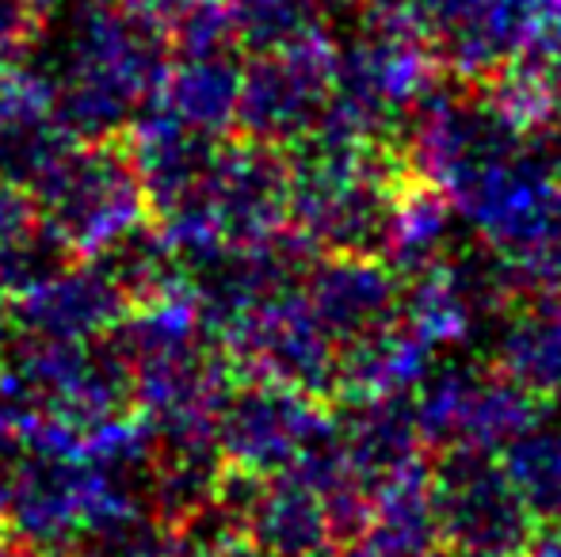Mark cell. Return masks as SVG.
Returning a JSON list of instances; mask_svg holds the SVG:
<instances>
[{"label": "cell", "instance_id": "4", "mask_svg": "<svg viewBox=\"0 0 561 557\" xmlns=\"http://www.w3.org/2000/svg\"><path fill=\"white\" fill-rule=\"evenodd\" d=\"M27 192L50 237L77 260L107 253L149 218L146 184L126 135L73 141Z\"/></svg>", "mask_w": 561, "mask_h": 557}, {"label": "cell", "instance_id": "2", "mask_svg": "<svg viewBox=\"0 0 561 557\" xmlns=\"http://www.w3.org/2000/svg\"><path fill=\"white\" fill-rule=\"evenodd\" d=\"M439 84V54L413 0H367L359 27L336 50V84L321 123L382 141Z\"/></svg>", "mask_w": 561, "mask_h": 557}, {"label": "cell", "instance_id": "17", "mask_svg": "<svg viewBox=\"0 0 561 557\" xmlns=\"http://www.w3.org/2000/svg\"><path fill=\"white\" fill-rule=\"evenodd\" d=\"M496 344V371L535 397L561 394V298L527 294L512 302Z\"/></svg>", "mask_w": 561, "mask_h": 557}, {"label": "cell", "instance_id": "28", "mask_svg": "<svg viewBox=\"0 0 561 557\" xmlns=\"http://www.w3.org/2000/svg\"><path fill=\"white\" fill-rule=\"evenodd\" d=\"M8 328H12V313H8V290L0 287V351L8 348Z\"/></svg>", "mask_w": 561, "mask_h": 557}, {"label": "cell", "instance_id": "14", "mask_svg": "<svg viewBox=\"0 0 561 557\" xmlns=\"http://www.w3.org/2000/svg\"><path fill=\"white\" fill-rule=\"evenodd\" d=\"M244 535L260 557H325L336 550L325 497L290 469L256 485L244 512Z\"/></svg>", "mask_w": 561, "mask_h": 557}, {"label": "cell", "instance_id": "3", "mask_svg": "<svg viewBox=\"0 0 561 557\" xmlns=\"http://www.w3.org/2000/svg\"><path fill=\"white\" fill-rule=\"evenodd\" d=\"M184 264L218 248H252L290 230V161L287 149L264 141L218 146L215 164L195 195L157 222Z\"/></svg>", "mask_w": 561, "mask_h": 557}, {"label": "cell", "instance_id": "32", "mask_svg": "<svg viewBox=\"0 0 561 557\" xmlns=\"http://www.w3.org/2000/svg\"><path fill=\"white\" fill-rule=\"evenodd\" d=\"M516 557H527V554H516Z\"/></svg>", "mask_w": 561, "mask_h": 557}, {"label": "cell", "instance_id": "27", "mask_svg": "<svg viewBox=\"0 0 561 557\" xmlns=\"http://www.w3.org/2000/svg\"><path fill=\"white\" fill-rule=\"evenodd\" d=\"M0 557H46V554L35 550V546H27L15 535H0Z\"/></svg>", "mask_w": 561, "mask_h": 557}, {"label": "cell", "instance_id": "10", "mask_svg": "<svg viewBox=\"0 0 561 557\" xmlns=\"http://www.w3.org/2000/svg\"><path fill=\"white\" fill-rule=\"evenodd\" d=\"M12 328L35 340L89 344L107 336L130 313V298L100 256L61 264L8 298Z\"/></svg>", "mask_w": 561, "mask_h": 557}, {"label": "cell", "instance_id": "13", "mask_svg": "<svg viewBox=\"0 0 561 557\" xmlns=\"http://www.w3.org/2000/svg\"><path fill=\"white\" fill-rule=\"evenodd\" d=\"M347 462L370 489L393 481L405 469L424 466V431L416 420L413 394L359 397L347 402V413L333 420Z\"/></svg>", "mask_w": 561, "mask_h": 557}, {"label": "cell", "instance_id": "9", "mask_svg": "<svg viewBox=\"0 0 561 557\" xmlns=\"http://www.w3.org/2000/svg\"><path fill=\"white\" fill-rule=\"evenodd\" d=\"M222 348L229 351L237 371L290 382V386L318 397L336 394L340 344L313 317L302 282L244 313L222 336Z\"/></svg>", "mask_w": 561, "mask_h": 557}, {"label": "cell", "instance_id": "6", "mask_svg": "<svg viewBox=\"0 0 561 557\" xmlns=\"http://www.w3.org/2000/svg\"><path fill=\"white\" fill-rule=\"evenodd\" d=\"M413 405L432 451L470 446L496 454L539 423L535 394H527L496 367L478 363H447L428 371L416 386Z\"/></svg>", "mask_w": 561, "mask_h": 557}, {"label": "cell", "instance_id": "8", "mask_svg": "<svg viewBox=\"0 0 561 557\" xmlns=\"http://www.w3.org/2000/svg\"><path fill=\"white\" fill-rule=\"evenodd\" d=\"M325 423L318 394L252 374L249 382H233L226 394L215 420V443L226 466L272 477L295 466Z\"/></svg>", "mask_w": 561, "mask_h": 557}, {"label": "cell", "instance_id": "19", "mask_svg": "<svg viewBox=\"0 0 561 557\" xmlns=\"http://www.w3.org/2000/svg\"><path fill=\"white\" fill-rule=\"evenodd\" d=\"M375 557H436L439 527L432 508L428 466L405 469L375 489V520L359 538Z\"/></svg>", "mask_w": 561, "mask_h": 557}, {"label": "cell", "instance_id": "12", "mask_svg": "<svg viewBox=\"0 0 561 557\" xmlns=\"http://www.w3.org/2000/svg\"><path fill=\"white\" fill-rule=\"evenodd\" d=\"M302 294L329 336L347 344L398 313L401 276L378 256L321 253V260H310L306 268Z\"/></svg>", "mask_w": 561, "mask_h": 557}, {"label": "cell", "instance_id": "31", "mask_svg": "<svg viewBox=\"0 0 561 557\" xmlns=\"http://www.w3.org/2000/svg\"><path fill=\"white\" fill-rule=\"evenodd\" d=\"M321 8H363L367 0H318Z\"/></svg>", "mask_w": 561, "mask_h": 557}, {"label": "cell", "instance_id": "16", "mask_svg": "<svg viewBox=\"0 0 561 557\" xmlns=\"http://www.w3.org/2000/svg\"><path fill=\"white\" fill-rule=\"evenodd\" d=\"M237 96H241V66L226 50L180 58L176 66H169L149 104L195 135L222 138L229 127H237Z\"/></svg>", "mask_w": 561, "mask_h": 557}, {"label": "cell", "instance_id": "25", "mask_svg": "<svg viewBox=\"0 0 561 557\" xmlns=\"http://www.w3.org/2000/svg\"><path fill=\"white\" fill-rule=\"evenodd\" d=\"M524 146H527V153L550 172V179L561 184V112L554 119L542 123V127H535L531 135L524 138Z\"/></svg>", "mask_w": 561, "mask_h": 557}, {"label": "cell", "instance_id": "7", "mask_svg": "<svg viewBox=\"0 0 561 557\" xmlns=\"http://www.w3.org/2000/svg\"><path fill=\"white\" fill-rule=\"evenodd\" d=\"M336 84V46L329 31H313L302 43L264 50L241 69L237 127L264 146H295L325 115Z\"/></svg>", "mask_w": 561, "mask_h": 557}, {"label": "cell", "instance_id": "21", "mask_svg": "<svg viewBox=\"0 0 561 557\" xmlns=\"http://www.w3.org/2000/svg\"><path fill=\"white\" fill-rule=\"evenodd\" d=\"M233 38L252 54L302 43L313 31H325L318 0H226Z\"/></svg>", "mask_w": 561, "mask_h": 557}, {"label": "cell", "instance_id": "20", "mask_svg": "<svg viewBox=\"0 0 561 557\" xmlns=\"http://www.w3.org/2000/svg\"><path fill=\"white\" fill-rule=\"evenodd\" d=\"M504 469L535 520L561 515V420L535 423L504 446Z\"/></svg>", "mask_w": 561, "mask_h": 557}, {"label": "cell", "instance_id": "5", "mask_svg": "<svg viewBox=\"0 0 561 557\" xmlns=\"http://www.w3.org/2000/svg\"><path fill=\"white\" fill-rule=\"evenodd\" d=\"M428 469L439 550L450 557H516L535 543L539 520L496 454L447 446Z\"/></svg>", "mask_w": 561, "mask_h": 557}, {"label": "cell", "instance_id": "11", "mask_svg": "<svg viewBox=\"0 0 561 557\" xmlns=\"http://www.w3.org/2000/svg\"><path fill=\"white\" fill-rule=\"evenodd\" d=\"M439 61L462 81H485L524 54L542 0H413Z\"/></svg>", "mask_w": 561, "mask_h": 557}, {"label": "cell", "instance_id": "22", "mask_svg": "<svg viewBox=\"0 0 561 557\" xmlns=\"http://www.w3.org/2000/svg\"><path fill=\"white\" fill-rule=\"evenodd\" d=\"M519 276H524L527 294H554L561 298V192L547 214V225L539 237L531 241L524 256L516 260Z\"/></svg>", "mask_w": 561, "mask_h": 557}, {"label": "cell", "instance_id": "18", "mask_svg": "<svg viewBox=\"0 0 561 557\" xmlns=\"http://www.w3.org/2000/svg\"><path fill=\"white\" fill-rule=\"evenodd\" d=\"M450 225H455V202L444 187L405 172V179L393 192L390 225H386L382 256L401 279L432 268L447 256Z\"/></svg>", "mask_w": 561, "mask_h": 557}, {"label": "cell", "instance_id": "23", "mask_svg": "<svg viewBox=\"0 0 561 557\" xmlns=\"http://www.w3.org/2000/svg\"><path fill=\"white\" fill-rule=\"evenodd\" d=\"M519 58L535 61V66L547 69L561 84V0H542L531 43H527V50L519 54Z\"/></svg>", "mask_w": 561, "mask_h": 557}, {"label": "cell", "instance_id": "26", "mask_svg": "<svg viewBox=\"0 0 561 557\" xmlns=\"http://www.w3.org/2000/svg\"><path fill=\"white\" fill-rule=\"evenodd\" d=\"M547 527L535 531V543H531V557H561V515L558 520H542Z\"/></svg>", "mask_w": 561, "mask_h": 557}, {"label": "cell", "instance_id": "30", "mask_svg": "<svg viewBox=\"0 0 561 557\" xmlns=\"http://www.w3.org/2000/svg\"><path fill=\"white\" fill-rule=\"evenodd\" d=\"M27 4L38 12V20H46V15L58 12V8H61V4H69V0H27Z\"/></svg>", "mask_w": 561, "mask_h": 557}, {"label": "cell", "instance_id": "29", "mask_svg": "<svg viewBox=\"0 0 561 557\" xmlns=\"http://www.w3.org/2000/svg\"><path fill=\"white\" fill-rule=\"evenodd\" d=\"M226 557H260V550L249 543V538H237V543H229Z\"/></svg>", "mask_w": 561, "mask_h": 557}, {"label": "cell", "instance_id": "1", "mask_svg": "<svg viewBox=\"0 0 561 557\" xmlns=\"http://www.w3.org/2000/svg\"><path fill=\"white\" fill-rule=\"evenodd\" d=\"M172 66L161 23L112 0H84L54 81V119L77 141L123 138Z\"/></svg>", "mask_w": 561, "mask_h": 557}, {"label": "cell", "instance_id": "24", "mask_svg": "<svg viewBox=\"0 0 561 557\" xmlns=\"http://www.w3.org/2000/svg\"><path fill=\"white\" fill-rule=\"evenodd\" d=\"M38 23L43 20L27 0H0V54L20 58L38 35Z\"/></svg>", "mask_w": 561, "mask_h": 557}, {"label": "cell", "instance_id": "15", "mask_svg": "<svg viewBox=\"0 0 561 557\" xmlns=\"http://www.w3.org/2000/svg\"><path fill=\"white\" fill-rule=\"evenodd\" d=\"M432 351L436 348L393 313L386 325L340 344L336 394L344 402L413 394L424 382V374L432 371Z\"/></svg>", "mask_w": 561, "mask_h": 557}]
</instances>
